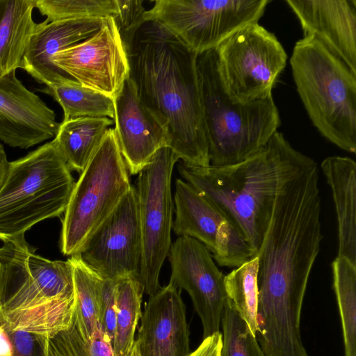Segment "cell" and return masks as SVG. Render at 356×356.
Listing matches in <instances>:
<instances>
[{
	"label": "cell",
	"instance_id": "2e32d148",
	"mask_svg": "<svg viewBox=\"0 0 356 356\" xmlns=\"http://www.w3.org/2000/svg\"><path fill=\"white\" fill-rule=\"evenodd\" d=\"M59 124L54 111L16 76L0 78V141L27 149L55 136Z\"/></svg>",
	"mask_w": 356,
	"mask_h": 356
},
{
	"label": "cell",
	"instance_id": "d590c367",
	"mask_svg": "<svg viewBox=\"0 0 356 356\" xmlns=\"http://www.w3.org/2000/svg\"><path fill=\"white\" fill-rule=\"evenodd\" d=\"M13 353L11 338L5 327L0 324V356H13Z\"/></svg>",
	"mask_w": 356,
	"mask_h": 356
},
{
	"label": "cell",
	"instance_id": "6da1fadb",
	"mask_svg": "<svg viewBox=\"0 0 356 356\" xmlns=\"http://www.w3.org/2000/svg\"><path fill=\"white\" fill-rule=\"evenodd\" d=\"M318 175L317 163L306 155L282 181L257 254V321L272 332L289 333L300 326L307 282L323 239Z\"/></svg>",
	"mask_w": 356,
	"mask_h": 356
},
{
	"label": "cell",
	"instance_id": "44dd1931",
	"mask_svg": "<svg viewBox=\"0 0 356 356\" xmlns=\"http://www.w3.org/2000/svg\"><path fill=\"white\" fill-rule=\"evenodd\" d=\"M321 170L330 187L337 222L338 254L356 264V163L348 157L325 159Z\"/></svg>",
	"mask_w": 356,
	"mask_h": 356
},
{
	"label": "cell",
	"instance_id": "7a4b0ae2",
	"mask_svg": "<svg viewBox=\"0 0 356 356\" xmlns=\"http://www.w3.org/2000/svg\"><path fill=\"white\" fill-rule=\"evenodd\" d=\"M129 75L143 104L167 133L169 147L186 165H210L197 56L159 23L147 20L123 40Z\"/></svg>",
	"mask_w": 356,
	"mask_h": 356
},
{
	"label": "cell",
	"instance_id": "d4e9b609",
	"mask_svg": "<svg viewBox=\"0 0 356 356\" xmlns=\"http://www.w3.org/2000/svg\"><path fill=\"white\" fill-rule=\"evenodd\" d=\"M43 91L51 95L62 107L63 121L81 117L114 118L113 99L84 87L73 79L46 87Z\"/></svg>",
	"mask_w": 356,
	"mask_h": 356
},
{
	"label": "cell",
	"instance_id": "9c48e42d",
	"mask_svg": "<svg viewBox=\"0 0 356 356\" xmlns=\"http://www.w3.org/2000/svg\"><path fill=\"white\" fill-rule=\"evenodd\" d=\"M269 0H156L144 14L196 54L215 49L245 26L258 22Z\"/></svg>",
	"mask_w": 356,
	"mask_h": 356
},
{
	"label": "cell",
	"instance_id": "30bf717a",
	"mask_svg": "<svg viewBox=\"0 0 356 356\" xmlns=\"http://www.w3.org/2000/svg\"><path fill=\"white\" fill-rule=\"evenodd\" d=\"M178 160L169 147H163L138 174L136 189L142 239L140 280L149 296L161 287L160 271L172 245L171 179Z\"/></svg>",
	"mask_w": 356,
	"mask_h": 356
},
{
	"label": "cell",
	"instance_id": "ac0fdd59",
	"mask_svg": "<svg viewBox=\"0 0 356 356\" xmlns=\"http://www.w3.org/2000/svg\"><path fill=\"white\" fill-rule=\"evenodd\" d=\"M181 292L169 282L149 296L136 339L140 356H188L191 353Z\"/></svg>",
	"mask_w": 356,
	"mask_h": 356
},
{
	"label": "cell",
	"instance_id": "e0dca14e",
	"mask_svg": "<svg viewBox=\"0 0 356 356\" xmlns=\"http://www.w3.org/2000/svg\"><path fill=\"white\" fill-rule=\"evenodd\" d=\"M115 134L128 171L136 175L162 147H168L165 129L139 99L128 77L113 99Z\"/></svg>",
	"mask_w": 356,
	"mask_h": 356
},
{
	"label": "cell",
	"instance_id": "4fadbf2b",
	"mask_svg": "<svg viewBox=\"0 0 356 356\" xmlns=\"http://www.w3.org/2000/svg\"><path fill=\"white\" fill-rule=\"evenodd\" d=\"M172 230L195 238L222 266L236 268L256 256L238 229L209 200L181 179L175 181Z\"/></svg>",
	"mask_w": 356,
	"mask_h": 356
},
{
	"label": "cell",
	"instance_id": "52a82bcc",
	"mask_svg": "<svg viewBox=\"0 0 356 356\" xmlns=\"http://www.w3.org/2000/svg\"><path fill=\"white\" fill-rule=\"evenodd\" d=\"M74 184L54 140L9 161L0 186V240L24 235L35 224L60 217Z\"/></svg>",
	"mask_w": 356,
	"mask_h": 356
},
{
	"label": "cell",
	"instance_id": "8d00e7d4",
	"mask_svg": "<svg viewBox=\"0 0 356 356\" xmlns=\"http://www.w3.org/2000/svg\"><path fill=\"white\" fill-rule=\"evenodd\" d=\"M124 356H140L138 342L136 339L132 347Z\"/></svg>",
	"mask_w": 356,
	"mask_h": 356
},
{
	"label": "cell",
	"instance_id": "ba28073f",
	"mask_svg": "<svg viewBox=\"0 0 356 356\" xmlns=\"http://www.w3.org/2000/svg\"><path fill=\"white\" fill-rule=\"evenodd\" d=\"M128 172L115 130L108 129L71 193L62 220L63 255L79 254L115 209L132 186Z\"/></svg>",
	"mask_w": 356,
	"mask_h": 356
},
{
	"label": "cell",
	"instance_id": "ffe728a7",
	"mask_svg": "<svg viewBox=\"0 0 356 356\" xmlns=\"http://www.w3.org/2000/svg\"><path fill=\"white\" fill-rule=\"evenodd\" d=\"M106 19V17L54 22L45 19L39 23L23 56L21 69L46 87L72 79L52 63L51 58L94 35Z\"/></svg>",
	"mask_w": 356,
	"mask_h": 356
},
{
	"label": "cell",
	"instance_id": "9a60e30c",
	"mask_svg": "<svg viewBox=\"0 0 356 356\" xmlns=\"http://www.w3.org/2000/svg\"><path fill=\"white\" fill-rule=\"evenodd\" d=\"M168 257L170 283L190 296L203 328V339L219 332L227 296L225 275L206 246L194 238L181 236L172 243Z\"/></svg>",
	"mask_w": 356,
	"mask_h": 356
},
{
	"label": "cell",
	"instance_id": "3957f363",
	"mask_svg": "<svg viewBox=\"0 0 356 356\" xmlns=\"http://www.w3.org/2000/svg\"><path fill=\"white\" fill-rule=\"evenodd\" d=\"M305 155L277 131L258 152L237 163L199 167L181 162L177 169L185 181L227 218L257 255L279 186Z\"/></svg>",
	"mask_w": 356,
	"mask_h": 356
},
{
	"label": "cell",
	"instance_id": "5bb4252c",
	"mask_svg": "<svg viewBox=\"0 0 356 356\" xmlns=\"http://www.w3.org/2000/svg\"><path fill=\"white\" fill-rule=\"evenodd\" d=\"M52 63L84 87L115 99L129 75L124 42L113 17L88 39L56 54Z\"/></svg>",
	"mask_w": 356,
	"mask_h": 356
},
{
	"label": "cell",
	"instance_id": "f546056e",
	"mask_svg": "<svg viewBox=\"0 0 356 356\" xmlns=\"http://www.w3.org/2000/svg\"><path fill=\"white\" fill-rule=\"evenodd\" d=\"M35 8L48 22L114 17L118 13L116 0H35Z\"/></svg>",
	"mask_w": 356,
	"mask_h": 356
},
{
	"label": "cell",
	"instance_id": "83f0119b",
	"mask_svg": "<svg viewBox=\"0 0 356 356\" xmlns=\"http://www.w3.org/2000/svg\"><path fill=\"white\" fill-rule=\"evenodd\" d=\"M258 264L256 255L225 275L227 298L255 337L258 330Z\"/></svg>",
	"mask_w": 356,
	"mask_h": 356
},
{
	"label": "cell",
	"instance_id": "d6a6232c",
	"mask_svg": "<svg viewBox=\"0 0 356 356\" xmlns=\"http://www.w3.org/2000/svg\"><path fill=\"white\" fill-rule=\"evenodd\" d=\"M7 332L13 344V356H44V337L23 331Z\"/></svg>",
	"mask_w": 356,
	"mask_h": 356
},
{
	"label": "cell",
	"instance_id": "8fae6325",
	"mask_svg": "<svg viewBox=\"0 0 356 356\" xmlns=\"http://www.w3.org/2000/svg\"><path fill=\"white\" fill-rule=\"evenodd\" d=\"M215 51L227 92L242 103L272 96L287 60L286 53L276 36L258 22L241 28Z\"/></svg>",
	"mask_w": 356,
	"mask_h": 356
},
{
	"label": "cell",
	"instance_id": "74e56055",
	"mask_svg": "<svg viewBox=\"0 0 356 356\" xmlns=\"http://www.w3.org/2000/svg\"><path fill=\"white\" fill-rule=\"evenodd\" d=\"M8 163L9 162L6 163V162L0 161V186L4 179V177H5L6 171H7Z\"/></svg>",
	"mask_w": 356,
	"mask_h": 356
},
{
	"label": "cell",
	"instance_id": "1f68e13d",
	"mask_svg": "<svg viewBox=\"0 0 356 356\" xmlns=\"http://www.w3.org/2000/svg\"><path fill=\"white\" fill-rule=\"evenodd\" d=\"M116 282L102 278L100 283L99 322L112 343L116 327Z\"/></svg>",
	"mask_w": 356,
	"mask_h": 356
},
{
	"label": "cell",
	"instance_id": "7c38bea8",
	"mask_svg": "<svg viewBox=\"0 0 356 356\" xmlns=\"http://www.w3.org/2000/svg\"><path fill=\"white\" fill-rule=\"evenodd\" d=\"M142 239L136 189L133 186L79 254L101 277L140 278Z\"/></svg>",
	"mask_w": 356,
	"mask_h": 356
},
{
	"label": "cell",
	"instance_id": "f1b7e54d",
	"mask_svg": "<svg viewBox=\"0 0 356 356\" xmlns=\"http://www.w3.org/2000/svg\"><path fill=\"white\" fill-rule=\"evenodd\" d=\"M220 325L222 328L220 356H265L256 337L228 298L223 308Z\"/></svg>",
	"mask_w": 356,
	"mask_h": 356
},
{
	"label": "cell",
	"instance_id": "7402d4cb",
	"mask_svg": "<svg viewBox=\"0 0 356 356\" xmlns=\"http://www.w3.org/2000/svg\"><path fill=\"white\" fill-rule=\"evenodd\" d=\"M35 0H0V78L21 68L38 24L33 19Z\"/></svg>",
	"mask_w": 356,
	"mask_h": 356
},
{
	"label": "cell",
	"instance_id": "4316f807",
	"mask_svg": "<svg viewBox=\"0 0 356 356\" xmlns=\"http://www.w3.org/2000/svg\"><path fill=\"white\" fill-rule=\"evenodd\" d=\"M331 266L345 356H356V264L346 257H337Z\"/></svg>",
	"mask_w": 356,
	"mask_h": 356
},
{
	"label": "cell",
	"instance_id": "836d02e7",
	"mask_svg": "<svg viewBox=\"0 0 356 356\" xmlns=\"http://www.w3.org/2000/svg\"><path fill=\"white\" fill-rule=\"evenodd\" d=\"M86 345L90 356H115L112 341L100 323L96 326Z\"/></svg>",
	"mask_w": 356,
	"mask_h": 356
},
{
	"label": "cell",
	"instance_id": "8992f818",
	"mask_svg": "<svg viewBox=\"0 0 356 356\" xmlns=\"http://www.w3.org/2000/svg\"><path fill=\"white\" fill-rule=\"evenodd\" d=\"M297 92L314 126L341 149L356 152V72L314 35L290 58Z\"/></svg>",
	"mask_w": 356,
	"mask_h": 356
},
{
	"label": "cell",
	"instance_id": "277c9868",
	"mask_svg": "<svg viewBox=\"0 0 356 356\" xmlns=\"http://www.w3.org/2000/svg\"><path fill=\"white\" fill-rule=\"evenodd\" d=\"M70 261H51L35 252L24 235L0 248V324L51 338L71 327L74 312Z\"/></svg>",
	"mask_w": 356,
	"mask_h": 356
},
{
	"label": "cell",
	"instance_id": "484cf974",
	"mask_svg": "<svg viewBox=\"0 0 356 356\" xmlns=\"http://www.w3.org/2000/svg\"><path fill=\"white\" fill-rule=\"evenodd\" d=\"M143 292L138 277H125L116 282V327L112 343L115 356H124L136 340Z\"/></svg>",
	"mask_w": 356,
	"mask_h": 356
},
{
	"label": "cell",
	"instance_id": "5b68a950",
	"mask_svg": "<svg viewBox=\"0 0 356 356\" xmlns=\"http://www.w3.org/2000/svg\"><path fill=\"white\" fill-rule=\"evenodd\" d=\"M197 70L210 165H229L248 159L280 127L273 96L245 103L232 98L220 75L215 49L197 54Z\"/></svg>",
	"mask_w": 356,
	"mask_h": 356
},
{
	"label": "cell",
	"instance_id": "4dcf8cb0",
	"mask_svg": "<svg viewBox=\"0 0 356 356\" xmlns=\"http://www.w3.org/2000/svg\"><path fill=\"white\" fill-rule=\"evenodd\" d=\"M116 3L118 13L113 19L124 39L145 22L146 10L143 0H116Z\"/></svg>",
	"mask_w": 356,
	"mask_h": 356
},
{
	"label": "cell",
	"instance_id": "cb8c5ba5",
	"mask_svg": "<svg viewBox=\"0 0 356 356\" xmlns=\"http://www.w3.org/2000/svg\"><path fill=\"white\" fill-rule=\"evenodd\" d=\"M73 273L74 312L73 321L86 343L99 322L102 278L79 254L71 256Z\"/></svg>",
	"mask_w": 356,
	"mask_h": 356
},
{
	"label": "cell",
	"instance_id": "603a6c76",
	"mask_svg": "<svg viewBox=\"0 0 356 356\" xmlns=\"http://www.w3.org/2000/svg\"><path fill=\"white\" fill-rule=\"evenodd\" d=\"M113 123L106 117H81L59 124L53 140L71 170L83 171Z\"/></svg>",
	"mask_w": 356,
	"mask_h": 356
},
{
	"label": "cell",
	"instance_id": "d6986e66",
	"mask_svg": "<svg viewBox=\"0 0 356 356\" xmlns=\"http://www.w3.org/2000/svg\"><path fill=\"white\" fill-rule=\"evenodd\" d=\"M304 36L314 35L356 72V0H286Z\"/></svg>",
	"mask_w": 356,
	"mask_h": 356
},
{
	"label": "cell",
	"instance_id": "e575fe53",
	"mask_svg": "<svg viewBox=\"0 0 356 356\" xmlns=\"http://www.w3.org/2000/svg\"><path fill=\"white\" fill-rule=\"evenodd\" d=\"M222 334L219 332L203 339L200 345L188 356H220Z\"/></svg>",
	"mask_w": 356,
	"mask_h": 356
}]
</instances>
